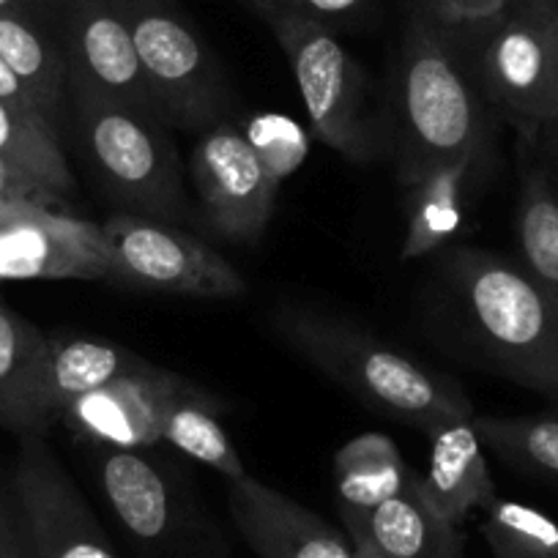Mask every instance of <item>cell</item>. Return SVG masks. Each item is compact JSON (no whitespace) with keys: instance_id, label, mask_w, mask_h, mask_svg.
<instances>
[{"instance_id":"d590c367","label":"cell","mask_w":558,"mask_h":558,"mask_svg":"<svg viewBox=\"0 0 558 558\" xmlns=\"http://www.w3.org/2000/svg\"><path fill=\"white\" fill-rule=\"evenodd\" d=\"M351 542H353V558H389L384 556L378 547L369 545L367 539H362V536H351Z\"/></svg>"},{"instance_id":"9c48e42d","label":"cell","mask_w":558,"mask_h":558,"mask_svg":"<svg viewBox=\"0 0 558 558\" xmlns=\"http://www.w3.org/2000/svg\"><path fill=\"white\" fill-rule=\"evenodd\" d=\"M31 17L45 25L61 50L69 90L110 94L165 121L140 69L129 28L110 0H36Z\"/></svg>"},{"instance_id":"d6a6232c","label":"cell","mask_w":558,"mask_h":558,"mask_svg":"<svg viewBox=\"0 0 558 558\" xmlns=\"http://www.w3.org/2000/svg\"><path fill=\"white\" fill-rule=\"evenodd\" d=\"M0 101H7L9 107L25 112V116L45 118V112L39 110V105H36L34 96H31V90L25 88L23 80H20L17 74L12 72V66H9L3 58H0ZM45 121H47V118H45ZM47 123H50V121H47Z\"/></svg>"},{"instance_id":"5bb4252c","label":"cell","mask_w":558,"mask_h":558,"mask_svg":"<svg viewBox=\"0 0 558 558\" xmlns=\"http://www.w3.org/2000/svg\"><path fill=\"white\" fill-rule=\"evenodd\" d=\"M228 507L257 558H353L351 536L255 476L230 482Z\"/></svg>"},{"instance_id":"52a82bcc","label":"cell","mask_w":558,"mask_h":558,"mask_svg":"<svg viewBox=\"0 0 558 558\" xmlns=\"http://www.w3.org/2000/svg\"><path fill=\"white\" fill-rule=\"evenodd\" d=\"M476 25L485 31L482 96L525 140H536L558 123V50L547 7L501 12Z\"/></svg>"},{"instance_id":"e575fe53","label":"cell","mask_w":558,"mask_h":558,"mask_svg":"<svg viewBox=\"0 0 558 558\" xmlns=\"http://www.w3.org/2000/svg\"><path fill=\"white\" fill-rule=\"evenodd\" d=\"M542 134L547 137V146H550V162H547V168H550L553 179H556V184H558V123Z\"/></svg>"},{"instance_id":"d6986e66","label":"cell","mask_w":558,"mask_h":558,"mask_svg":"<svg viewBox=\"0 0 558 558\" xmlns=\"http://www.w3.org/2000/svg\"><path fill=\"white\" fill-rule=\"evenodd\" d=\"M487 168H490V154H469V157L438 165L430 173L405 186L408 206L405 239L400 246L402 260L433 255L458 235L471 184Z\"/></svg>"},{"instance_id":"cb8c5ba5","label":"cell","mask_w":558,"mask_h":558,"mask_svg":"<svg viewBox=\"0 0 558 558\" xmlns=\"http://www.w3.org/2000/svg\"><path fill=\"white\" fill-rule=\"evenodd\" d=\"M162 441L190 454L197 463L219 471L228 482L246 476L241 454L219 422V411L201 386L190 384L175 397L162 427Z\"/></svg>"},{"instance_id":"3957f363","label":"cell","mask_w":558,"mask_h":558,"mask_svg":"<svg viewBox=\"0 0 558 558\" xmlns=\"http://www.w3.org/2000/svg\"><path fill=\"white\" fill-rule=\"evenodd\" d=\"M271 326L299 356L356 395L364 405L422 433L474 413L469 397L447 375L422 367L348 320L302 307H279L271 315Z\"/></svg>"},{"instance_id":"7402d4cb","label":"cell","mask_w":558,"mask_h":558,"mask_svg":"<svg viewBox=\"0 0 558 558\" xmlns=\"http://www.w3.org/2000/svg\"><path fill=\"white\" fill-rule=\"evenodd\" d=\"M50 337L23 315L0 304V427L20 433H41L36 422L34 391Z\"/></svg>"},{"instance_id":"277c9868","label":"cell","mask_w":558,"mask_h":558,"mask_svg":"<svg viewBox=\"0 0 558 558\" xmlns=\"http://www.w3.org/2000/svg\"><path fill=\"white\" fill-rule=\"evenodd\" d=\"M69 129L88 175L118 211L170 225L190 219L184 168L162 118L110 94L72 88Z\"/></svg>"},{"instance_id":"7a4b0ae2","label":"cell","mask_w":558,"mask_h":558,"mask_svg":"<svg viewBox=\"0 0 558 558\" xmlns=\"http://www.w3.org/2000/svg\"><path fill=\"white\" fill-rule=\"evenodd\" d=\"M465 335L501 375L558 402V296L523 266L458 246L441 263Z\"/></svg>"},{"instance_id":"4316f807","label":"cell","mask_w":558,"mask_h":558,"mask_svg":"<svg viewBox=\"0 0 558 558\" xmlns=\"http://www.w3.org/2000/svg\"><path fill=\"white\" fill-rule=\"evenodd\" d=\"M482 512L493 558H558V523L542 509L496 496Z\"/></svg>"},{"instance_id":"2e32d148","label":"cell","mask_w":558,"mask_h":558,"mask_svg":"<svg viewBox=\"0 0 558 558\" xmlns=\"http://www.w3.org/2000/svg\"><path fill=\"white\" fill-rule=\"evenodd\" d=\"M474 416L449 418L430 436L427 471L418 474V487L441 518L463 525L474 509H485L496 498L485 444L476 433Z\"/></svg>"},{"instance_id":"4dcf8cb0","label":"cell","mask_w":558,"mask_h":558,"mask_svg":"<svg viewBox=\"0 0 558 558\" xmlns=\"http://www.w3.org/2000/svg\"><path fill=\"white\" fill-rule=\"evenodd\" d=\"M0 201H41V203H58L61 197L41 184L36 175L28 170L17 168L9 159L0 157Z\"/></svg>"},{"instance_id":"8fae6325","label":"cell","mask_w":558,"mask_h":558,"mask_svg":"<svg viewBox=\"0 0 558 558\" xmlns=\"http://www.w3.org/2000/svg\"><path fill=\"white\" fill-rule=\"evenodd\" d=\"M0 279L110 282L101 225L52 211L41 201H0Z\"/></svg>"},{"instance_id":"5b68a950","label":"cell","mask_w":558,"mask_h":558,"mask_svg":"<svg viewBox=\"0 0 558 558\" xmlns=\"http://www.w3.org/2000/svg\"><path fill=\"white\" fill-rule=\"evenodd\" d=\"M132 36L146 83L170 126L206 132L228 121L230 85L211 47L173 0H110Z\"/></svg>"},{"instance_id":"f1b7e54d","label":"cell","mask_w":558,"mask_h":558,"mask_svg":"<svg viewBox=\"0 0 558 558\" xmlns=\"http://www.w3.org/2000/svg\"><path fill=\"white\" fill-rule=\"evenodd\" d=\"M252 12L266 17H277V14H293V17L315 20V23H340V20L353 17L362 12L369 0H244Z\"/></svg>"},{"instance_id":"ac0fdd59","label":"cell","mask_w":558,"mask_h":558,"mask_svg":"<svg viewBox=\"0 0 558 558\" xmlns=\"http://www.w3.org/2000/svg\"><path fill=\"white\" fill-rule=\"evenodd\" d=\"M143 364L146 362L137 353L110 340H96V337H56L50 340L34 391L39 430H45L52 418H61L74 400L143 367Z\"/></svg>"},{"instance_id":"8992f818","label":"cell","mask_w":558,"mask_h":558,"mask_svg":"<svg viewBox=\"0 0 558 558\" xmlns=\"http://www.w3.org/2000/svg\"><path fill=\"white\" fill-rule=\"evenodd\" d=\"M266 23L291 63L313 137L351 162L378 157L380 140L367 107V77L335 31L293 14L266 17Z\"/></svg>"},{"instance_id":"74e56055","label":"cell","mask_w":558,"mask_h":558,"mask_svg":"<svg viewBox=\"0 0 558 558\" xmlns=\"http://www.w3.org/2000/svg\"><path fill=\"white\" fill-rule=\"evenodd\" d=\"M547 17H550L553 41H556V50H558V0H547Z\"/></svg>"},{"instance_id":"30bf717a","label":"cell","mask_w":558,"mask_h":558,"mask_svg":"<svg viewBox=\"0 0 558 558\" xmlns=\"http://www.w3.org/2000/svg\"><path fill=\"white\" fill-rule=\"evenodd\" d=\"M39 558H118L41 433H25L9 487Z\"/></svg>"},{"instance_id":"44dd1931","label":"cell","mask_w":558,"mask_h":558,"mask_svg":"<svg viewBox=\"0 0 558 558\" xmlns=\"http://www.w3.org/2000/svg\"><path fill=\"white\" fill-rule=\"evenodd\" d=\"M411 480L397 444L384 433H362L335 454V485L342 518L369 512Z\"/></svg>"},{"instance_id":"6da1fadb","label":"cell","mask_w":558,"mask_h":558,"mask_svg":"<svg viewBox=\"0 0 558 558\" xmlns=\"http://www.w3.org/2000/svg\"><path fill=\"white\" fill-rule=\"evenodd\" d=\"M490 105L469 77L447 25L422 0L405 25L397 69L402 186L469 154H490Z\"/></svg>"},{"instance_id":"83f0119b","label":"cell","mask_w":558,"mask_h":558,"mask_svg":"<svg viewBox=\"0 0 558 558\" xmlns=\"http://www.w3.org/2000/svg\"><path fill=\"white\" fill-rule=\"evenodd\" d=\"M241 132L260 162L263 173L279 190L302 168L310 154V134L304 132V126L279 112L252 116L246 126H241Z\"/></svg>"},{"instance_id":"f546056e","label":"cell","mask_w":558,"mask_h":558,"mask_svg":"<svg viewBox=\"0 0 558 558\" xmlns=\"http://www.w3.org/2000/svg\"><path fill=\"white\" fill-rule=\"evenodd\" d=\"M425 3L449 28L485 23L504 12V0H425Z\"/></svg>"},{"instance_id":"ba28073f","label":"cell","mask_w":558,"mask_h":558,"mask_svg":"<svg viewBox=\"0 0 558 558\" xmlns=\"http://www.w3.org/2000/svg\"><path fill=\"white\" fill-rule=\"evenodd\" d=\"M110 246V282L195 299H239L246 282L206 241L162 219L116 211L101 225Z\"/></svg>"},{"instance_id":"4fadbf2b","label":"cell","mask_w":558,"mask_h":558,"mask_svg":"<svg viewBox=\"0 0 558 558\" xmlns=\"http://www.w3.org/2000/svg\"><path fill=\"white\" fill-rule=\"evenodd\" d=\"M184 386L181 375L146 362L74 400L61 418L96 447L148 449L162 441L165 418Z\"/></svg>"},{"instance_id":"9a60e30c","label":"cell","mask_w":558,"mask_h":558,"mask_svg":"<svg viewBox=\"0 0 558 558\" xmlns=\"http://www.w3.org/2000/svg\"><path fill=\"white\" fill-rule=\"evenodd\" d=\"M96 471L107 504L134 539L159 550L181 539L186 507L168 471L146 449L99 447Z\"/></svg>"},{"instance_id":"d4e9b609","label":"cell","mask_w":558,"mask_h":558,"mask_svg":"<svg viewBox=\"0 0 558 558\" xmlns=\"http://www.w3.org/2000/svg\"><path fill=\"white\" fill-rule=\"evenodd\" d=\"M474 425L504 463L558 487V416H474Z\"/></svg>"},{"instance_id":"1f68e13d","label":"cell","mask_w":558,"mask_h":558,"mask_svg":"<svg viewBox=\"0 0 558 558\" xmlns=\"http://www.w3.org/2000/svg\"><path fill=\"white\" fill-rule=\"evenodd\" d=\"M0 558H39L14 507L12 493L0 490Z\"/></svg>"},{"instance_id":"836d02e7","label":"cell","mask_w":558,"mask_h":558,"mask_svg":"<svg viewBox=\"0 0 558 558\" xmlns=\"http://www.w3.org/2000/svg\"><path fill=\"white\" fill-rule=\"evenodd\" d=\"M34 7L36 0H0V14H23V17H31Z\"/></svg>"},{"instance_id":"ffe728a7","label":"cell","mask_w":558,"mask_h":558,"mask_svg":"<svg viewBox=\"0 0 558 558\" xmlns=\"http://www.w3.org/2000/svg\"><path fill=\"white\" fill-rule=\"evenodd\" d=\"M0 58L63 137L69 129V69L45 25L23 14H0Z\"/></svg>"},{"instance_id":"7c38bea8","label":"cell","mask_w":558,"mask_h":558,"mask_svg":"<svg viewBox=\"0 0 558 558\" xmlns=\"http://www.w3.org/2000/svg\"><path fill=\"white\" fill-rule=\"evenodd\" d=\"M203 222L219 239L255 244L266 233L279 186L268 181L241 126L222 121L201 132L190 162Z\"/></svg>"},{"instance_id":"484cf974","label":"cell","mask_w":558,"mask_h":558,"mask_svg":"<svg viewBox=\"0 0 558 558\" xmlns=\"http://www.w3.org/2000/svg\"><path fill=\"white\" fill-rule=\"evenodd\" d=\"M0 157L28 170L58 197L74 192V175L61 134L45 118L25 116L7 101H0Z\"/></svg>"},{"instance_id":"603a6c76","label":"cell","mask_w":558,"mask_h":558,"mask_svg":"<svg viewBox=\"0 0 558 558\" xmlns=\"http://www.w3.org/2000/svg\"><path fill=\"white\" fill-rule=\"evenodd\" d=\"M520 266L558 296V184L547 162H525L518 203Z\"/></svg>"},{"instance_id":"f35d334b","label":"cell","mask_w":558,"mask_h":558,"mask_svg":"<svg viewBox=\"0 0 558 558\" xmlns=\"http://www.w3.org/2000/svg\"><path fill=\"white\" fill-rule=\"evenodd\" d=\"M0 286H3V279H0Z\"/></svg>"},{"instance_id":"e0dca14e","label":"cell","mask_w":558,"mask_h":558,"mask_svg":"<svg viewBox=\"0 0 558 558\" xmlns=\"http://www.w3.org/2000/svg\"><path fill=\"white\" fill-rule=\"evenodd\" d=\"M342 520L348 536H362L389 558H463V531L433 509L418 487L416 471L397 496Z\"/></svg>"},{"instance_id":"8d00e7d4","label":"cell","mask_w":558,"mask_h":558,"mask_svg":"<svg viewBox=\"0 0 558 558\" xmlns=\"http://www.w3.org/2000/svg\"><path fill=\"white\" fill-rule=\"evenodd\" d=\"M547 7V0H504V12H531Z\"/></svg>"}]
</instances>
